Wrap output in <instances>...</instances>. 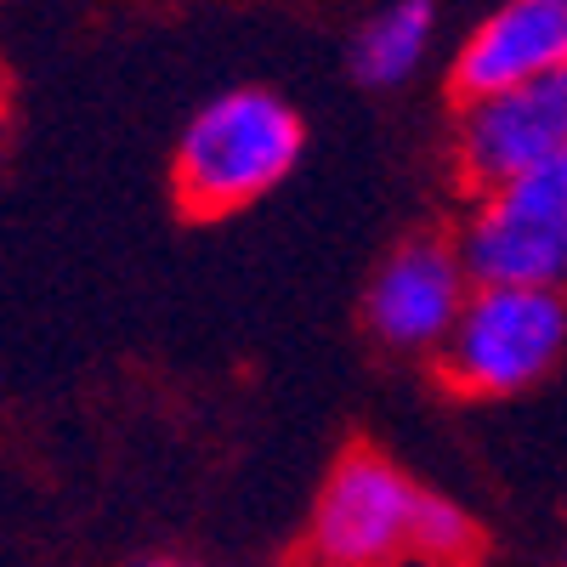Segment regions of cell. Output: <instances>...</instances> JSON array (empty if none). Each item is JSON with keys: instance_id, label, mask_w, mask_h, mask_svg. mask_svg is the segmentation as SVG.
<instances>
[{"instance_id": "6da1fadb", "label": "cell", "mask_w": 567, "mask_h": 567, "mask_svg": "<svg viewBox=\"0 0 567 567\" xmlns=\"http://www.w3.org/2000/svg\"><path fill=\"white\" fill-rule=\"evenodd\" d=\"M307 125L267 85H239L210 97L176 136V199L194 216H233L301 165Z\"/></svg>"}, {"instance_id": "7a4b0ae2", "label": "cell", "mask_w": 567, "mask_h": 567, "mask_svg": "<svg viewBox=\"0 0 567 567\" xmlns=\"http://www.w3.org/2000/svg\"><path fill=\"white\" fill-rule=\"evenodd\" d=\"M561 352H567L561 290L471 284L454 329L437 347V369L465 398H523L550 381Z\"/></svg>"}, {"instance_id": "3957f363", "label": "cell", "mask_w": 567, "mask_h": 567, "mask_svg": "<svg viewBox=\"0 0 567 567\" xmlns=\"http://www.w3.org/2000/svg\"><path fill=\"white\" fill-rule=\"evenodd\" d=\"M471 284L561 290L567 278V165L488 187L471 205L460 239H449Z\"/></svg>"}, {"instance_id": "277c9868", "label": "cell", "mask_w": 567, "mask_h": 567, "mask_svg": "<svg viewBox=\"0 0 567 567\" xmlns=\"http://www.w3.org/2000/svg\"><path fill=\"white\" fill-rule=\"evenodd\" d=\"M425 488L374 449L347 454L312 505L307 550L318 567H403L414 561Z\"/></svg>"}, {"instance_id": "5b68a950", "label": "cell", "mask_w": 567, "mask_h": 567, "mask_svg": "<svg viewBox=\"0 0 567 567\" xmlns=\"http://www.w3.org/2000/svg\"><path fill=\"white\" fill-rule=\"evenodd\" d=\"M454 159L477 194L523 182L550 165H567V74L494 91V97H465L460 131H454Z\"/></svg>"}, {"instance_id": "8992f818", "label": "cell", "mask_w": 567, "mask_h": 567, "mask_svg": "<svg viewBox=\"0 0 567 567\" xmlns=\"http://www.w3.org/2000/svg\"><path fill=\"white\" fill-rule=\"evenodd\" d=\"M471 278L449 239H403L369 278L363 318L392 352H437L460 318Z\"/></svg>"}, {"instance_id": "52a82bcc", "label": "cell", "mask_w": 567, "mask_h": 567, "mask_svg": "<svg viewBox=\"0 0 567 567\" xmlns=\"http://www.w3.org/2000/svg\"><path fill=\"white\" fill-rule=\"evenodd\" d=\"M556 74H567V0H499L454 58L460 103Z\"/></svg>"}, {"instance_id": "ba28073f", "label": "cell", "mask_w": 567, "mask_h": 567, "mask_svg": "<svg viewBox=\"0 0 567 567\" xmlns=\"http://www.w3.org/2000/svg\"><path fill=\"white\" fill-rule=\"evenodd\" d=\"M432 45H437V0H386L352 40V74L374 91H392L425 69Z\"/></svg>"}, {"instance_id": "9c48e42d", "label": "cell", "mask_w": 567, "mask_h": 567, "mask_svg": "<svg viewBox=\"0 0 567 567\" xmlns=\"http://www.w3.org/2000/svg\"><path fill=\"white\" fill-rule=\"evenodd\" d=\"M477 556V523L443 494L425 488L420 505V528H414V561H432V567H460Z\"/></svg>"}, {"instance_id": "30bf717a", "label": "cell", "mask_w": 567, "mask_h": 567, "mask_svg": "<svg viewBox=\"0 0 567 567\" xmlns=\"http://www.w3.org/2000/svg\"><path fill=\"white\" fill-rule=\"evenodd\" d=\"M142 567H205V561H187V556H154V561H142Z\"/></svg>"}, {"instance_id": "8fae6325", "label": "cell", "mask_w": 567, "mask_h": 567, "mask_svg": "<svg viewBox=\"0 0 567 567\" xmlns=\"http://www.w3.org/2000/svg\"><path fill=\"white\" fill-rule=\"evenodd\" d=\"M0 148H7V91H0Z\"/></svg>"}]
</instances>
